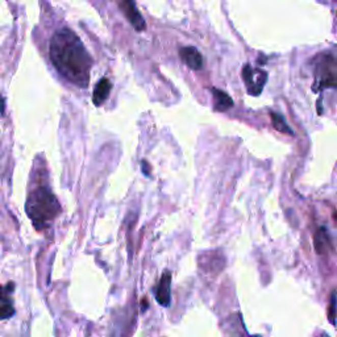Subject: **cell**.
<instances>
[{"label":"cell","instance_id":"obj_14","mask_svg":"<svg viewBox=\"0 0 337 337\" xmlns=\"http://www.w3.org/2000/svg\"><path fill=\"white\" fill-rule=\"evenodd\" d=\"M141 167H144V168H143V170H144V174H145V175H149V174H150V170H149L150 166L148 165L147 161H143V162H141Z\"/></svg>","mask_w":337,"mask_h":337},{"label":"cell","instance_id":"obj_5","mask_svg":"<svg viewBox=\"0 0 337 337\" xmlns=\"http://www.w3.org/2000/svg\"><path fill=\"white\" fill-rule=\"evenodd\" d=\"M119 6L127 20L131 22V25L136 29L137 32H143L147 29V22L141 16V13L137 10L134 0H119Z\"/></svg>","mask_w":337,"mask_h":337},{"label":"cell","instance_id":"obj_1","mask_svg":"<svg viewBox=\"0 0 337 337\" xmlns=\"http://www.w3.org/2000/svg\"><path fill=\"white\" fill-rule=\"evenodd\" d=\"M50 60L67 80L79 87H87L93 58L80 38L71 29L62 28L50 40Z\"/></svg>","mask_w":337,"mask_h":337},{"label":"cell","instance_id":"obj_11","mask_svg":"<svg viewBox=\"0 0 337 337\" xmlns=\"http://www.w3.org/2000/svg\"><path fill=\"white\" fill-rule=\"evenodd\" d=\"M328 245H329V237H328V233L327 231H325V228L321 227L315 235V249L318 250L319 255H324Z\"/></svg>","mask_w":337,"mask_h":337},{"label":"cell","instance_id":"obj_15","mask_svg":"<svg viewBox=\"0 0 337 337\" xmlns=\"http://www.w3.org/2000/svg\"><path fill=\"white\" fill-rule=\"evenodd\" d=\"M0 112L3 114L4 112V103H3V99L0 98Z\"/></svg>","mask_w":337,"mask_h":337},{"label":"cell","instance_id":"obj_7","mask_svg":"<svg viewBox=\"0 0 337 337\" xmlns=\"http://www.w3.org/2000/svg\"><path fill=\"white\" fill-rule=\"evenodd\" d=\"M182 61L190 67L191 70H201L203 67V57L194 46H185L179 50Z\"/></svg>","mask_w":337,"mask_h":337},{"label":"cell","instance_id":"obj_3","mask_svg":"<svg viewBox=\"0 0 337 337\" xmlns=\"http://www.w3.org/2000/svg\"><path fill=\"white\" fill-rule=\"evenodd\" d=\"M316 80L314 90L320 91L327 87L337 86V60L331 54H324L316 65Z\"/></svg>","mask_w":337,"mask_h":337},{"label":"cell","instance_id":"obj_4","mask_svg":"<svg viewBox=\"0 0 337 337\" xmlns=\"http://www.w3.org/2000/svg\"><path fill=\"white\" fill-rule=\"evenodd\" d=\"M242 79L246 85L248 93L253 96H258L262 93L265 83L267 80L266 71L258 70V69H251L249 65H245L242 69Z\"/></svg>","mask_w":337,"mask_h":337},{"label":"cell","instance_id":"obj_2","mask_svg":"<svg viewBox=\"0 0 337 337\" xmlns=\"http://www.w3.org/2000/svg\"><path fill=\"white\" fill-rule=\"evenodd\" d=\"M25 210L36 228L41 229L60 215L61 206L49 188L38 187L29 194Z\"/></svg>","mask_w":337,"mask_h":337},{"label":"cell","instance_id":"obj_9","mask_svg":"<svg viewBox=\"0 0 337 337\" xmlns=\"http://www.w3.org/2000/svg\"><path fill=\"white\" fill-rule=\"evenodd\" d=\"M112 85L107 78H102L96 83L95 90H94V95H93V102L95 105H100L107 100L109 93H111Z\"/></svg>","mask_w":337,"mask_h":337},{"label":"cell","instance_id":"obj_6","mask_svg":"<svg viewBox=\"0 0 337 337\" xmlns=\"http://www.w3.org/2000/svg\"><path fill=\"white\" fill-rule=\"evenodd\" d=\"M172 298V274L166 270L161 277L158 287L156 290V299L163 307H168Z\"/></svg>","mask_w":337,"mask_h":337},{"label":"cell","instance_id":"obj_10","mask_svg":"<svg viewBox=\"0 0 337 337\" xmlns=\"http://www.w3.org/2000/svg\"><path fill=\"white\" fill-rule=\"evenodd\" d=\"M213 94V104H215V109L219 112H226L229 108L233 107L232 98L227 93L221 91V90L212 89Z\"/></svg>","mask_w":337,"mask_h":337},{"label":"cell","instance_id":"obj_13","mask_svg":"<svg viewBox=\"0 0 337 337\" xmlns=\"http://www.w3.org/2000/svg\"><path fill=\"white\" fill-rule=\"evenodd\" d=\"M336 315H337V293L333 291L329 302V311H328V318L332 324H336Z\"/></svg>","mask_w":337,"mask_h":337},{"label":"cell","instance_id":"obj_8","mask_svg":"<svg viewBox=\"0 0 337 337\" xmlns=\"http://www.w3.org/2000/svg\"><path fill=\"white\" fill-rule=\"evenodd\" d=\"M15 286L13 283H8L7 287H0V320L3 319H10L15 314L12 302L10 299V294L12 293Z\"/></svg>","mask_w":337,"mask_h":337},{"label":"cell","instance_id":"obj_12","mask_svg":"<svg viewBox=\"0 0 337 337\" xmlns=\"http://www.w3.org/2000/svg\"><path fill=\"white\" fill-rule=\"evenodd\" d=\"M270 118L271 123H273V127L277 129L280 133H286V134H294V132L291 131V128L289 127V124L286 123L285 118L282 115L275 114V112H270Z\"/></svg>","mask_w":337,"mask_h":337}]
</instances>
